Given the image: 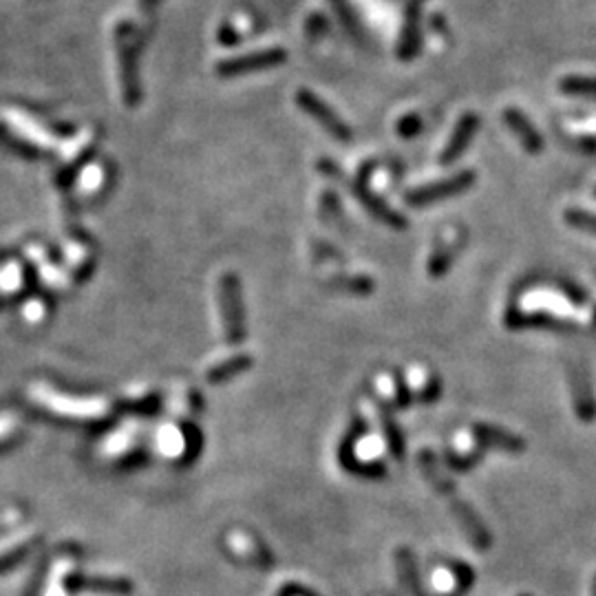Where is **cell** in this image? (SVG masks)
Returning <instances> with one entry per match:
<instances>
[{
    "label": "cell",
    "instance_id": "cell-15",
    "mask_svg": "<svg viewBox=\"0 0 596 596\" xmlns=\"http://www.w3.org/2000/svg\"><path fill=\"white\" fill-rule=\"evenodd\" d=\"M69 585L73 590H87V592L104 594H126L131 592V583L124 579H108V576H71Z\"/></svg>",
    "mask_w": 596,
    "mask_h": 596
},
{
    "label": "cell",
    "instance_id": "cell-16",
    "mask_svg": "<svg viewBox=\"0 0 596 596\" xmlns=\"http://www.w3.org/2000/svg\"><path fill=\"white\" fill-rule=\"evenodd\" d=\"M396 565H397V574H400V583H402V588H405V594L406 596H424V592H422L420 574H417V568H415L414 553H411L409 548L397 550Z\"/></svg>",
    "mask_w": 596,
    "mask_h": 596
},
{
    "label": "cell",
    "instance_id": "cell-29",
    "mask_svg": "<svg viewBox=\"0 0 596 596\" xmlns=\"http://www.w3.org/2000/svg\"><path fill=\"white\" fill-rule=\"evenodd\" d=\"M238 40V33H235V29L230 27V24H223L221 29H219V42L221 44H235Z\"/></svg>",
    "mask_w": 596,
    "mask_h": 596
},
{
    "label": "cell",
    "instance_id": "cell-18",
    "mask_svg": "<svg viewBox=\"0 0 596 596\" xmlns=\"http://www.w3.org/2000/svg\"><path fill=\"white\" fill-rule=\"evenodd\" d=\"M461 246H464V241L451 243V246L435 250L433 256H431V261H429V276L431 278L444 276L446 272L451 270V265H453V261L457 258V252H460Z\"/></svg>",
    "mask_w": 596,
    "mask_h": 596
},
{
    "label": "cell",
    "instance_id": "cell-27",
    "mask_svg": "<svg viewBox=\"0 0 596 596\" xmlns=\"http://www.w3.org/2000/svg\"><path fill=\"white\" fill-rule=\"evenodd\" d=\"M420 131H422L420 116H406L397 122V133H400V137H415Z\"/></svg>",
    "mask_w": 596,
    "mask_h": 596
},
{
    "label": "cell",
    "instance_id": "cell-7",
    "mask_svg": "<svg viewBox=\"0 0 596 596\" xmlns=\"http://www.w3.org/2000/svg\"><path fill=\"white\" fill-rule=\"evenodd\" d=\"M568 377H570V389H573L576 417H579L581 422H585V424H592L596 420V396L588 371H585L581 365L570 362Z\"/></svg>",
    "mask_w": 596,
    "mask_h": 596
},
{
    "label": "cell",
    "instance_id": "cell-9",
    "mask_svg": "<svg viewBox=\"0 0 596 596\" xmlns=\"http://www.w3.org/2000/svg\"><path fill=\"white\" fill-rule=\"evenodd\" d=\"M504 321L510 330H554V331H563V334H573V331H576L574 322L561 321V318H554L553 314H544V312L526 314V312L517 310V307H508V310H506Z\"/></svg>",
    "mask_w": 596,
    "mask_h": 596
},
{
    "label": "cell",
    "instance_id": "cell-25",
    "mask_svg": "<svg viewBox=\"0 0 596 596\" xmlns=\"http://www.w3.org/2000/svg\"><path fill=\"white\" fill-rule=\"evenodd\" d=\"M481 461V453H469V455H453L446 453V464H449L451 470H460V473H466V470L473 469L475 464Z\"/></svg>",
    "mask_w": 596,
    "mask_h": 596
},
{
    "label": "cell",
    "instance_id": "cell-24",
    "mask_svg": "<svg viewBox=\"0 0 596 596\" xmlns=\"http://www.w3.org/2000/svg\"><path fill=\"white\" fill-rule=\"evenodd\" d=\"M565 223H568L570 228H574V230L596 235V212L573 208V210H565Z\"/></svg>",
    "mask_w": 596,
    "mask_h": 596
},
{
    "label": "cell",
    "instance_id": "cell-32",
    "mask_svg": "<svg viewBox=\"0 0 596 596\" xmlns=\"http://www.w3.org/2000/svg\"><path fill=\"white\" fill-rule=\"evenodd\" d=\"M592 322H594V327H596V310H594V316H592Z\"/></svg>",
    "mask_w": 596,
    "mask_h": 596
},
{
    "label": "cell",
    "instance_id": "cell-5",
    "mask_svg": "<svg viewBox=\"0 0 596 596\" xmlns=\"http://www.w3.org/2000/svg\"><path fill=\"white\" fill-rule=\"evenodd\" d=\"M287 53L285 49H263V51H252L246 53V56H237L230 60H221L217 64V73L223 78H235V76H243V73H255V71H263V69H272L278 67V64L285 62Z\"/></svg>",
    "mask_w": 596,
    "mask_h": 596
},
{
    "label": "cell",
    "instance_id": "cell-31",
    "mask_svg": "<svg viewBox=\"0 0 596 596\" xmlns=\"http://www.w3.org/2000/svg\"><path fill=\"white\" fill-rule=\"evenodd\" d=\"M592 596H596V574H594V581H592Z\"/></svg>",
    "mask_w": 596,
    "mask_h": 596
},
{
    "label": "cell",
    "instance_id": "cell-26",
    "mask_svg": "<svg viewBox=\"0 0 596 596\" xmlns=\"http://www.w3.org/2000/svg\"><path fill=\"white\" fill-rule=\"evenodd\" d=\"M442 394V377L440 376H431L429 380H426L424 389L420 391V397L417 400L422 402V405H431V402H435L437 397Z\"/></svg>",
    "mask_w": 596,
    "mask_h": 596
},
{
    "label": "cell",
    "instance_id": "cell-22",
    "mask_svg": "<svg viewBox=\"0 0 596 596\" xmlns=\"http://www.w3.org/2000/svg\"><path fill=\"white\" fill-rule=\"evenodd\" d=\"M330 287H336V290L349 292V294H371L374 292V281L369 276H345L338 278V281H331Z\"/></svg>",
    "mask_w": 596,
    "mask_h": 596
},
{
    "label": "cell",
    "instance_id": "cell-14",
    "mask_svg": "<svg viewBox=\"0 0 596 596\" xmlns=\"http://www.w3.org/2000/svg\"><path fill=\"white\" fill-rule=\"evenodd\" d=\"M228 545H230V550L238 556V559L247 561V563H252V565L270 568V565L275 563V559H272V554L267 553L265 545L258 544L255 536H250L246 533L230 535V539H228Z\"/></svg>",
    "mask_w": 596,
    "mask_h": 596
},
{
    "label": "cell",
    "instance_id": "cell-8",
    "mask_svg": "<svg viewBox=\"0 0 596 596\" xmlns=\"http://www.w3.org/2000/svg\"><path fill=\"white\" fill-rule=\"evenodd\" d=\"M470 435H473V440L481 449H493L510 455H521L526 451V446H528L524 437L510 433V431L501 429V426L484 424V422H475V424L470 426Z\"/></svg>",
    "mask_w": 596,
    "mask_h": 596
},
{
    "label": "cell",
    "instance_id": "cell-12",
    "mask_svg": "<svg viewBox=\"0 0 596 596\" xmlns=\"http://www.w3.org/2000/svg\"><path fill=\"white\" fill-rule=\"evenodd\" d=\"M354 192H356V197L360 199L362 206H365L367 210H369L371 215L377 219V221L385 223V226H389V228H394V230H406V226H409L406 219L402 215H397L396 210H391V208L386 206L380 197H376L374 192L367 188L365 179H358V182L354 183Z\"/></svg>",
    "mask_w": 596,
    "mask_h": 596
},
{
    "label": "cell",
    "instance_id": "cell-23",
    "mask_svg": "<svg viewBox=\"0 0 596 596\" xmlns=\"http://www.w3.org/2000/svg\"><path fill=\"white\" fill-rule=\"evenodd\" d=\"M36 545V536H32V539H24L20 541V544H14L9 545V548L0 550V573L7 568H12V565H16L20 559H23L24 554L29 553V550Z\"/></svg>",
    "mask_w": 596,
    "mask_h": 596
},
{
    "label": "cell",
    "instance_id": "cell-17",
    "mask_svg": "<svg viewBox=\"0 0 596 596\" xmlns=\"http://www.w3.org/2000/svg\"><path fill=\"white\" fill-rule=\"evenodd\" d=\"M377 414H380V424H382V431H385V440L386 444H389V451L391 455L396 457V460H402L405 457V435H402L400 426L396 424V420L391 417V411L386 405H380L377 406Z\"/></svg>",
    "mask_w": 596,
    "mask_h": 596
},
{
    "label": "cell",
    "instance_id": "cell-28",
    "mask_svg": "<svg viewBox=\"0 0 596 596\" xmlns=\"http://www.w3.org/2000/svg\"><path fill=\"white\" fill-rule=\"evenodd\" d=\"M394 385H396V405L400 406V409H406V406L411 405V389L409 385H406L405 376H396Z\"/></svg>",
    "mask_w": 596,
    "mask_h": 596
},
{
    "label": "cell",
    "instance_id": "cell-1",
    "mask_svg": "<svg viewBox=\"0 0 596 596\" xmlns=\"http://www.w3.org/2000/svg\"><path fill=\"white\" fill-rule=\"evenodd\" d=\"M113 40H116L122 98L126 107H137L142 99V87H139V44H142V38H139V29L124 20V23H117Z\"/></svg>",
    "mask_w": 596,
    "mask_h": 596
},
{
    "label": "cell",
    "instance_id": "cell-20",
    "mask_svg": "<svg viewBox=\"0 0 596 596\" xmlns=\"http://www.w3.org/2000/svg\"><path fill=\"white\" fill-rule=\"evenodd\" d=\"M559 88L568 96H585L596 98V78H581V76H568L561 79Z\"/></svg>",
    "mask_w": 596,
    "mask_h": 596
},
{
    "label": "cell",
    "instance_id": "cell-21",
    "mask_svg": "<svg viewBox=\"0 0 596 596\" xmlns=\"http://www.w3.org/2000/svg\"><path fill=\"white\" fill-rule=\"evenodd\" d=\"M0 144H5V146L12 148V151L20 153V155H27V157H38V155H42V153H40V148L36 146V144H32V142H27V139L14 135V133H12V131H7V128H5L3 124H0Z\"/></svg>",
    "mask_w": 596,
    "mask_h": 596
},
{
    "label": "cell",
    "instance_id": "cell-13",
    "mask_svg": "<svg viewBox=\"0 0 596 596\" xmlns=\"http://www.w3.org/2000/svg\"><path fill=\"white\" fill-rule=\"evenodd\" d=\"M504 124L515 133V137L519 139V144L530 155H539V153L544 151V137H541V133L536 131L535 124L530 122L519 108H506Z\"/></svg>",
    "mask_w": 596,
    "mask_h": 596
},
{
    "label": "cell",
    "instance_id": "cell-4",
    "mask_svg": "<svg viewBox=\"0 0 596 596\" xmlns=\"http://www.w3.org/2000/svg\"><path fill=\"white\" fill-rule=\"evenodd\" d=\"M446 501H449L451 513H453L457 526H460L461 533L466 535L469 544L473 545V548L481 550V553L493 548V533L486 528V524L481 521V517L477 515V510L473 508V506H470L464 497H460V493L449 497Z\"/></svg>",
    "mask_w": 596,
    "mask_h": 596
},
{
    "label": "cell",
    "instance_id": "cell-2",
    "mask_svg": "<svg viewBox=\"0 0 596 596\" xmlns=\"http://www.w3.org/2000/svg\"><path fill=\"white\" fill-rule=\"evenodd\" d=\"M219 310H221L223 334L228 342L237 345L246 338V316H243L241 285L232 272L219 278Z\"/></svg>",
    "mask_w": 596,
    "mask_h": 596
},
{
    "label": "cell",
    "instance_id": "cell-10",
    "mask_svg": "<svg viewBox=\"0 0 596 596\" xmlns=\"http://www.w3.org/2000/svg\"><path fill=\"white\" fill-rule=\"evenodd\" d=\"M477 128H480V116H477V113H464V116L460 117V122L455 124L453 135L446 142L444 151H442L440 163L449 166V163H455L457 159L464 155L469 144L473 142Z\"/></svg>",
    "mask_w": 596,
    "mask_h": 596
},
{
    "label": "cell",
    "instance_id": "cell-19",
    "mask_svg": "<svg viewBox=\"0 0 596 596\" xmlns=\"http://www.w3.org/2000/svg\"><path fill=\"white\" fill-rule=\"evenodd\" d=\"M247 367H250V358L237 356V358H230V360H221L219 365L212 367V369H208L206 377H208V382L217 385V382L228 380V377H232L235 374H241V371L247 369Z\"/></svg>",
    "mask_w": 596,
    "mask_h": 596
},
{
    "label": "cell",
    "instance_id": "cell-11",
    "mask_svg": "<svg viewBox=\"0 0 596 596\" xmlns=\"http://www.w3.org/2000/svg\"><path fill=\"white\" fill-rule=\"evenodd\" d=\"M426 0H409L406 3V14H405V27H402L400 36V47H397V56L402 60L415 58V53L420 51V38H422V7H424Z\"/></svg>",
    "mask_w": 596,
    "mask_h": 596
},
{
    "label": "cell",
    "instance_id": "cell-30",
    "mask_svg": "<svg viewBox=\"0 0 596 596\" xmlns=\"http://www.w3.org/2000/svg\"><path fill=\"white\" fill-rule=\"evenodd\" d=\"M157 5H159V0H139V7L146 9V12H148V9L157 7Z\"/></svg>",
    "mask_w": 596,
    "mask_h": 596
},
{
    "label": "cell",
    "instance_id": "cell-33",
    "mask_svg": "<svg viewBox=\"0 0 596 596\" xmlns=\"http://www.w3.org/2000/svg\"><path fill=\"white\" fill-rule=\"evenodd\" d=\"M594 195H596V191H594Z\"/></svg>",
    "mask_w": 596,
    "mask_h": 596
},
{
    "label": "cell",
    "instance_id": "cell-3",
    "mask_svg": "<svg viewBox=\"0 0 596 596\" xmlns=\"http://www.w3.org/2000/svg\"><path fill=\"white\" fill-rule=\"evenodd\" d=\"M475 182H477L475 171L455 172V175L440 179V182L426 183V186L415 188V191L406 192V203H409V206H414V208L433 206V203L442 201V199L464 195L466 191H470V188L475 186Z\"/></svg>",
    "mask_w": 596,
    "mask_h": 596
},
{
    "label": "cell",
    "instance_id": "cell-6",
    "mask_svg": "<svg viewBox=\"0 0 596 596\" xmlns=\"http://www.w3.org/2000/svg\"><path fill=\"white\" fill-rule=\"evenodd\" d=\"M296 104L303 108V111L307 113V116L314 117L316 122L321 124V126L325 128V131L330 133L331 137L338 139V142H349L351 128L347 126V124L336 116L334 108L327 107V104L322 102V99L318 98L316 93L301 88V91L296 93Z\"/></svg>",
    "mask_w": 596,
    "mask_h": 596
}]
</instances>
